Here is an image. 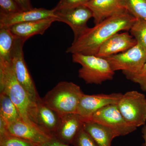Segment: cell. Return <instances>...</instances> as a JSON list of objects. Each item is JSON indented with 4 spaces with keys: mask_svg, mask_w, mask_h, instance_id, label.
<instances>
[{
    "mask_svg": "<svg viewBox=\"0 0 146 146\" xmlns=\"http://www.w3.org/2000/svg\"><path fill=\"white\" fill-rule=\"evenodd\" d=\"M122 96L121 93L92 95L84 94L80 101L76 113L81 116L84 121L89 119L102 108L109 105L117 104Z\"/></svg>",
    "mask_w": 146,
    "mask_h": 146,
    "instance_id": "30bf717a",
    "label": "cell"
},
{
    "mask_svg": "<svg viewBox=\"0 0 146 146\" xmlns=\"http://www.w3.org/2000/svg\"><path fill=\"white\" fill-rule=\"evenodd\" d=\"M83 94L80 87L76 84L61 81L48 92L42 99L45 104L61 116L76 113Z\"/></svg>",
    "mask_w": 146,
    "mask_h": 146,
    "instance_id": "3957f363",
    "label": "cell"
},
{
    "mask_svg": "<svg viewBox=\"0 0 146 146\" xmlns=\"http://www.w3.org/2000/svg\"><path fill=\"white\" fill-rule=\"evenodd\" d=\"M60 118L61 116L45 104L42 99L37 102L36 122L39 127L45 132L53 137Z\"/></svg>",
    "mask_w": 146,
    "mask_h": 146,
    "instance_id": "2e32d148",
    "label": "cell"
},
{
    "mask_svg": "<svg viewBox=\"0 0 146 146\" xmlns=\"http://www.w3.org/2000/svg\"><path fill=\"white\" fill-rule=\"evenodd\" d=\"M0 89L16 105L22 121L41 129L36 122L37 103L18 82L11 62L0 61Z\"/></svg>",
    "mask_w": 146,
    "mask_h": 146,
    "instance_id": "7a4b0ae2",
    "label": "cell"
},
{
    "mask_svg": "<svg viewBox=\"0 0 146 146\" xmlns=\"http://www.w3.org/2000/svg\"><path fill=\"white\" fill-rule=\"evenodd\" d=\"M90 1L91 0H60L54 9L58 10L72 8L78 6L84 5Z\"/></svg>",
    "mask_w": 146,
    "mask_h": 146,
    "instance_id": "484cf974",
    "label": "cell"
},
{
    "mask_svg": "<svg viewBox=\"0 0 146 146\" xmlns=\"http://www.w3.org/2000/svg\"></svg>",
    "mask_w": 146,
    "mask_h": 146,
    "instance_id": "d6a6232c",
    "label": "cell"
},
{
    "mask_svg": "<svg viewBox=\"0 0 146 146\" xmlns=\"http://www.w3.org/2000/svg\"><path fill=\"white\" fill-rule=\"evenodd\" d=\"M8 124L1 117H0V138L9 135L7 129Z\"/></svg>",
    "mask_w": 146,
    "mask_h": 146,
    "instance_id": "f546056e",
    "label": "cell"
},
{
    "mask_svg": "<svg viewBox=\"0 0 146 146\" xmlns=\"http://www.w3.org/2000/svg\"><path fill=\"white\" fill-rule=\"evenodd\" d=\"M119 110L126 121L136 128L146 122V97L137 91H128L123 94L118 103Z\"/></svg>",
    "mask_w": 146,
    "mask_h": 146,
    "instance_id": "5b68a950",
    "label": "cell"
},
{
    "mask_svg": "<svg viewBox=\"0 0 146 146\" xmlns=\"http://www.w3.org/2000/svg\"><path fill=\"white\" fill-rule=\"evenodd\" d=\"M72 145L74 146H98L83 128L76 136Z\"/></svg>",
    "mask_w": 146,
    "mask_h": 146,
    "instance_id": "cb8c5ba5",
    "label": "cell"
},
{
    "mask_svg": "<svg viewBox=\"0 0 146 146\" xmlns=\"http://www.w3.org/2000/svg\"><path fill=\"white\" fill-rule=\"evenodd\" d=\"M108 128L117 137L127 135L137 129L130 125L123 117L117 104L106 106L99 110L89 119Z\"/></svg>",
    "mask_w": 146,
    "mask_h": 146,
    "instance_id": "52a82bcc",
    "label": "cell"
},
{
    "mask_svg": "<svg viewBox=\"0 0 146 146\" xmlns=\"http://www.w3.org/2000/svg\"><path fill=\"white\" fill-rule=\"evenodd\" d=\"M136 19L123 8L92 28H89L66 50L68 53L96 55L104 42L121 31H129Z\"/></svg>",
    "mask_w": 146,
    "mask_h": 146,
    "instance_id": "6da1fadb",
    "label": "cell"
},
{
    "mask_svg": "<svg viewBox=\"0 0 146 146\" xmlns=\"http://www.w3.org/2000/svg\"><path fill=\"white\" fill-rule=\"evenodd\" d=\"M137 44L136 39L128 33H118L102 44L96 56L106 58L124 52Z\"/></svg>",
    "mask_w": 146,
    "mask_h": 146,
    "instance_id": "8fae6325",
    "label": "cell"
},
{
    "mask_svg": "<svg viewBox=\"0 0 146 146\" xmlns=\"http://www.w3.org/2000/svg\"><path fill=\"white\" fill-rule=\"evenodd\" d=\"M16 39L9 28H0V61L11 62Z\"/></svg>",
    "mask_w": 146,
    "mask_h": 146,
    "instance_id": "ffe728a7",
    "label": "cell"
},
{
    "mask_svg": "<svg viewBox=\"0 0 146 146\" xmlns=\"http://www.w3.org/2000/svg\"><path fill=\"white\" fill-rule=\"evenodd\" d=\"M1 146H35V144L19 137L9 134L0 138Z\"/></svg>",
    "mask_w": 146,
    "mask_h": 146,
    "instance_id": "603a6c76",
    "label": "cell"
},
{
    "mask_svg": "<svg viewBox=\"0 0 146 146\" xmlns=\"http://www.w3.org/2000/svg\"><path fill=\"white\" fill-rule=\"evenodd\" d=\"M142 136L143 138L145 143L146 145V125H144L142 130Z\"/></svg>",
    "mask_w": 146,
    "mask_h": 146,
    "instance_id": "4dcf8cb0",
    "label": "cell"
},
{
    "mask_svg": "<svg viewBox=\"0 0 146 146\" xmlns=\"http://www.w3.org/2000/svg\"><path fill=\"white\" fill-rule=\"evenodd\" d=\"M129 80L140 85L141 90L146 91V62L140 72Z\"/></svg>",
    "mask_w": 146,
    "mask_h": 146,
    "instance_id": "4316f807",
    "label": "cell"
},
{
    "mask_svg": "<svg viewBox=\"0 0 146 146\" xmlns=\"http://www.w3.org/2000/svg\"><path fill=\"white\" fill-rule=\"evenodd\" d=\"M51 18H55L54 9L42 8H33L9 15L0 14V28H9L16 24Z\"/></svg>",
    "mask_w": 146,
    "mask_h": 146,
    "instance_id": "7c38bea8",
    "label": "cell"
},
{
    "mask_svg": "<svg viewBox=\"0 0 146 146\" xmlns=\"http://www.w3.org/2000/svg\"><path fill=\"white\" fill-rule=\"evenodd\" d=\"M23 11L30 10L33 8L31 0H14Z\"/></svg>",
    "mask_w": 146,
    "mask_h": 146,
    "instance_id": "f1b7e54d",
    "label": "cell"
},
{
    "mask_svg": "<svg viewBox=\"0 0 146 146\" xmlns=\"http://www.w3.org/2000/svg\"><path fill=\"white\" fill-rule=\"evenodd\" d=\"M122 0H91L84 5L93 12L94 23H99L123 9Z\"/></svg>",
    "mask_w": 146,
    "mask_h": 146,
    "instance_id": "e0dca14e",
    "label": "cell"
},
{
    "mask_svg": "<svg viewBox=\"0 0 146 146\" xmlns=\"http://www.w3.org/2000/svg\"><path fill=\"white\" fill-rule=\"evenodd\" d=\"M25 41L16 39L11 54V64L17 80L31 98L37 103L39 97L26 64L23 48Z\"/></svg>",
    "mask_w": 146,
    "mask_h": 146,
    "instance_id": "ba28073f",
    "label": "cell"
},
{
    "mask_svg": "<svg viewBox=\"0 0 146 146\" xmlns=\"http://www.w3.org/2000/svg\"><path fill=\"white\" fill-rule=\"evenodd\" d=\"M129 31L137 44L146 50V20L136 19Z\"/></svg>",
    "mask_w": 146,
    "mask_h": 146,
    "instance_id": "7402d4cb",
    "label": "cell"
},
{
    "mask_svg": "<svg viewBox=\"0 0 146 146\" xmlns=\"http://www.w3.org/2000/svg\"><path fill=\"white\" fill-rule=\"evenodd\" d=\"M0 117L8 124L22 120L18 108L5 94H0Z\"/></svg>",
    "mask_w": 146,
    "mask_h": 146,
    "instance_id": "d6986e66",
    "label": "cell"
},
{
    "mask_svg": "<svg viewBox=\"0 0 146 146\" xmlns=\"http://www.w3.org/2000/svg\"><path fill=\"white\" fill-rule=\"evenodd\" d=\"M72 57L74 63L81 65L79 77L86 83L100 84L113 78L115 72L106 58L78 53L72 54Z\"/></svg>",
    "mask_w": 146,
    "mask_h": 146,
    "instance_id": "277c9868",
    "label": "cell"
},
{
    "mask_svg": "<svg viewBox=\"0 0 146 146\" xmlns=\"http://www.w3.org/2000/svg\"><path fill=\"white\" fill-rule=\"evenodd\" d=\"M9 134L19 137L35 144H42L53 138L39 128L22 120L8 125Z\"/></svg>",
    "mask_w": 146,
    "mask_h": 146,
    "instance_id": "5bb4252c",
    "label": "cell"
},
{
    "mask_svg": "<svg viewBox=\"0 0 146 146\" xmlns=\"http://www.w3.org/2000/svg\"><path fill=\"white\" fill-rule=\"evenodd\" d=\"M142 146H146V145L144 143L143 144V145H142Z\"/></svg>",
    "mask_w": 146,
    "mask_h": 146,
    "instance_id": "1f68e13d",
    "label": "cell"
},
{
    "mask_svg": "<svg viewBox=\"0 0 146 146\" xmlns=\"http://www.w3.org/2000/svg\"><path fill=\"white\" fill-rule=\"evenodd\" d=\"M54 10L56 21L63 22L70 27L74 33V39H77L89 28L87 22L93 17L92 11L84 5L72 8Z\"/></svg>",
    "mask_w": 146,
    "mask_h": 146,
    "instance_id": "9c48e42d",
    "label": "cell"
},
{
    "mask_svg": "<svg viewBox=\"0 0 146 146\" xmlns=\"http://www.w3.org/2000/svg\"><path fill=\"white\" fill-rule=\"evenodd\" d=\"M21 11L23 10L14 0H0V14L9 15Z\"/></svg>",
    "mask_w": 146,
    "mask_h": 146,
    "instance_id": "d4e9b609",
    "label": "cell"
},
{
    "mask_svg": "<svg viewBox=\"0 0 146 146\" xmlns=\"http://www.w3.org/2000/svg\"><path fill=\"white\" fill-rule=\"evenodd\" d=\"M35 146H70L53 137L49 141L42 144H35Z\"/></svg>",
    "mask_w": 146,
    "mask_h": 146,
    "instance_id": "83f0119b",
    "label": "cell"
},
{
    "mask_svg": "<svg viewBox=\"0 0 146 146\" xmlns=\"http://www.w3.org/2000/svg\"><path fill=\"white\" fill-rule=\"evenodd\" d=\"M55 18H45L16 24L9 28L16 39L26 41L36 35H43L54 22Z\"/></svg>",
    "mask_w": 146,
    "mask_h": 146,
    "instance_id": "9a60e30c",
    "label": "cell"
},
{
    "mask_svg": "<svg viewBox=\"0 0 146 146\" xmlns=\"http://www.w3.org/2000/svg\"><path fill=\"white\" fill-rule=\"evenodd\" d=\"M83 128L98 146H111L112 140L117 137L108 128L92 121H84Z\"/></svg>",
    "mask_w": 146,
    "mask_h": 146,
    "instance_id": "ac0fdd59",
    "label": "cell"
},
{
    "mask_svg": "<svg viewBox=\"0 0 146 146\" xmlns=\"http://www.w3.org/2000/svg\"><path fill=\"white\" fill-rule=\"evenodd\" d=\"M113 71H122L129 80L138 74L146 62V50L137 44L124 52L106 58Z\"/></svg>",
    "mask_w": 146,
    "mask_h": 146,
    "instance_id": "8992f818",
    "label": "cell"
},
{
    "mask_svg": "<svg viewBox=\"0 0 146 146\" xmlns=\"http://www.w3.org/2000/svg\"><path fill=\"white\" fill-rule=\"evenodd\" d=\"M121 5L136 19L146 20V0H122Z\"/></svg>",
    "mask_w": 146,
    "mask_h": 146,
    "instance_id": "44dd1931",
    "label": "cell"
},
{
    "mask_svg": "<svg viewBox=\"0 0 146 146\" xmlns=\"http://www.w3.org/2000/svg\"><path fill=\"white\" fill-rule=\"evenodd\" d=\"M83 119L77 113L61 116L60 123L53 137L68 145H72L74 140L83 128Z\"/></svg>",
    "mask_w": 146,
    "mask_h": 146,
    "instance_id": "4fadbf2b",
    "label": "cell"
}]
</instances>
